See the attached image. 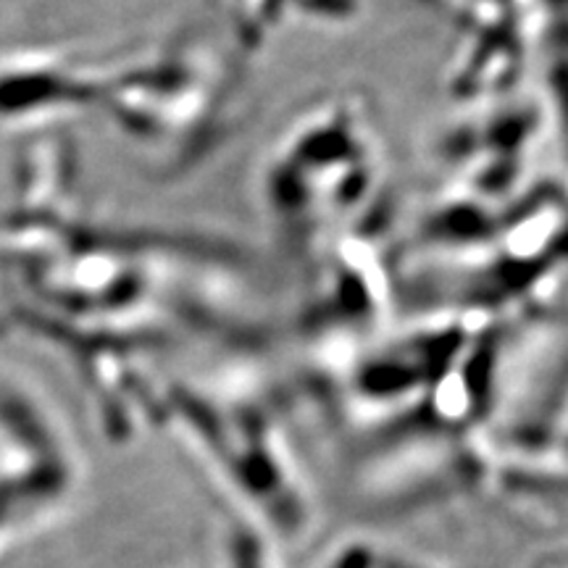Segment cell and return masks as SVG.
<instances>
[{"mask_svg": "<svg viewBox=\"0 0 568 568\" xmlns=\"http://www.w3.org/2000/svg\"><path fill=\"white\" fill-rule=\"evenodd\" d=\"M161 429L180 439L187 456L253 521L276 535L303 529L305 506L297 477L284 464L276 414L247 345L211 353V364L176 368L163 393Z\"/></svg>", "mask_w": 568, "mask_h": 568, "instance_id": "cell-3", "label": "cell"}, {"mask_svg": "<svg viewBox=\"0 0 568 568\" xmlns=\"http://www.w3.org/2000/svg\"><path fill=\"white\" fill-rule=\"evenodd\" d=\"M27 148L0 213V329L61 355L113 443L161 429L174 355L247 345L234 308L240 255L205 234L80 211L67 138Z\"/></svg>", "mask_w": 568, "mask_h": 568, "instance_id": "cell-1", "label": "cell"}, {"mask_svg": "<svg viewBox=\"0 0 568 568\" xmlns=\"http://www.w3.org/2000/svg\"><path fill=\"white\" fill-rule=\"evenodd\" d=\"M245 80L219 30L180 27L92 55V109L151 172L182 176L232 140Z\"/></svg>", "mask_w": 568, "mask_h": 568, "instance_id": "cell-2", "label": "cell"}, {"mask_svg": "<svg viewBox=\"0 0 568 568\" xmlns=\"http://www.w3.org/2000/svg\"><path fill=\"white\" fill-rule=\"evenodd\" d=\"M82 460L59 408L38 387L0 379V556L74 497Z\"/></svg>", "mask_w": 568, "mask_h": 568, "instance_id": "cell-4", "label": "cell"}]
</instances>
